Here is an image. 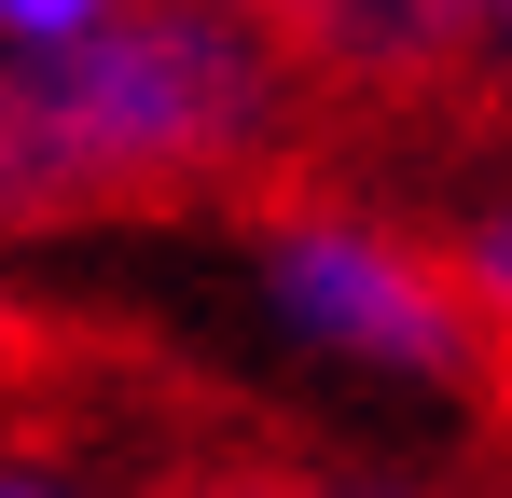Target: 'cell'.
Here are the masks:
<instances>
[{
    "mask_svg": "<svg viewBox=\"0 0 512 498\" xmlns=\"http://www.w3.org/2000/svg\"><path fill=\"white\" fill-rule=\"evenodd\" d=\"M499 42H512V14H499Z\"/></svg>",
    "mask_w": 512,
    "mask_h": 498,
    "instance_id": "obj_5",
    "label": "cell"
},
{
    "mask_svg": "<svg viewBox=\"0 0 512 498\" xmlns=\"http://www.w3.org/2000/svg\"><path fill=\"white\" fill-rule=\"evenodd\" d=\"M263 305L333 346V360H374V374H416V388H471L485 374V319L457 305V277L402 249L360 208H277L263 222Z\"/></svg>",
    "mask_w": 512,
    "mask_h": 498,
    "instance_id": "obj_2",
    "label": "cell"
},
{
    "mask_svg": "<svg viewBox=\"0 0 512 498\" xmlns=\"http://www.w3.org/2000/svg\"><path fill=\"white\" fill-rule=\"evenodd\" d=\"M277 125V56L236 14L0 0V222L208 180Z\"/></svg>",
    "mask_w": 512,
    "mask_h": 498,
    "instance_id": "obj_1",
    "label": "cell"
},
{
    "mask_svg": "<svg viewBox=\"0 0 512 498\" xmlns=\"http://www.w3.org/2000/svg\"><path fill=\"white\" fill-rule=\"evenodd\" d=\"M443 277H457V305H471V319H485V346H499V332H512V208H485V222L457 236V263H443Z\"/></svg>",
    "mask_w": 512,
    "mask_h": 498,
    "instance_id": "obj_3",
    "label": "cell"
},
{
    "mask_svg": "<svg viewBox=\"0 0 512 498\" xmlns=\"http://www.w3.org/2000/svg\"><path fill=\"white\" fill-rule=\"evenodd\" d=\"M0 498H84V485H56V471H0Z\"/></svg>",
    "mask_w": 512,
    "mask_h": 498,
    "instance_id": "obj_4",
    "label": "cell"
}]
</instances>
